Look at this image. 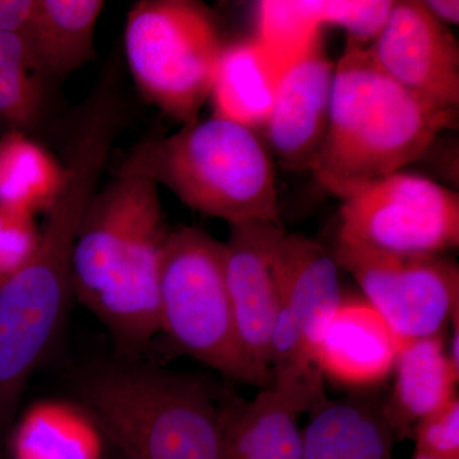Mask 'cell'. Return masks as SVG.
<instances>
[{"label":"cell","instance_id":"24","mask_svg":"<svg viewBox=\"0 0 459 459\" xmlns=\"http://www.w3.org/2000/svg\"><path fill=\"white\" fill-rule=\"evenodd\" d=\"M323 26H337L347 38L367 44L385 29L394 2L392 0H316Z\"/></svg>","mask_w":459,"mask_h":459},{"label":"cell","instance_id":"11","mask_svg":"<svg viewBox=\"0 0 459 459\" xmlns=\"http://www.w3.org/2000/svg\"><path fill=\"white\" fill-rule=\"evenodd\" d=\"M369 51L380 71L437 107L458 110L459 48L424 2H394Z\"/></svg>","mask_w":459,"mask_h":459},{"label":"cell","instance_id":"23","mask_svg":"<svg viewBox=\"0 0 459 459\" xmlns=\"http://www.w3.org/2000/svg\"><path fill=\"white\" fill-rule=\"evenodd\" d=\"M255 40L279 74L307 56L322 36L316 0H262Z\"/></svg>","mask_w":459,"mask_h":459},{"label":"cell","instance_id":"31","mask_svg":"<svg viewBox=\"0 0 459 459\" xmlns=\"http://www.w3.org/2000/svg\"><path fill=\"white\" fill-rule=\"evenodd\" d=\"M411 459H433V458L425 457V455H415V453H413L412 458H411Z\"/></svg>","mask_w":459,"mask_h":459},{"label":"cell","instance_id":"2","mask_svg":"<svg viewBox=\"0 0 459 459\" xmlns=\"http://www.w3.org/2000/svg\"><path fill=\"white\" fill-rule=\"evenodd\" d=\"M458 110L420 98L380 71L367 44L347 38L334 66L327 134L312 169L320 186L342 198L424 156Z\"/></svg>","mask_w":459,"mask_h":459},{"label":"cell","instance_id":"17","mask_svg":"<svg viewBox=\"0 0 459 459\" xmlns=\"http://www.w3.org/2000/svg\"><path fill=\"white\" fill-rule=\"evenodd\" d=\"M107 446L82 402L41 400L14 420L5 453L11 459H108Z\"/></svg>","mask_w":459,"mask_h":459},{"label":"cell","instance_id":"8","mask_svg":"<svg viewBox=\"0 0 459 459\" xmlns=\"http://www.w3.org/2000/svg\"><path fill=\"white\" fill-rule=\"evenodd\" d=\"M280 307L271 343L274 388L310 410L325 400L316 347L342 304L333 253L312 238L283 234L274 255Z\"/></svg>","mask_w":459,"mask_h":459},{"label":"cell","instance_id":"27","mask_svg":"<svg viewBox=\"0 0 459 459\" xmlns=\"http://www.w3.org/2000/svg\"><path fill=\"white\" fill-rule=\"evenodd\" d=\"M36 0H0V31L23 38L35 12Z\"/></svg>","mask_w":459,"mask_h":459},{"label":"cell","instance_id":"1","mask_svg":"<svg viewBox=\"0 0 459 459\" xmlns=\"http://www.w3.org/2000/svg\"><path fill=\"white\" fill-rule=\"evenodd\" d=\"M169 232L159 186L117 171L91 199L75 238L74 296L128 358L160 332V264Z\"/></svg>","mask_w":459,"mask_h":459},{"label":"cell","instance_id":"13","mask_svg":"<svg viewBox=\"0 0 459 459\" xmlns=\"http://www.w3.org/2000/svg\"><path fill=\"white\" fill-rule=\"evenodd\" d=\"M333 63L322 40L280 75L263 131L268 146L289 170L312 169L327 134Z\"/></svg>","mask_w":459,"mask_h":459},{"label":"cell","instance_id":"29","mask_svg":"<svg viewBox=\"0 0 459 459\" xmlns=\"http://www.w3.org/2000/svg\"><path fill=\"white\" fill-rule=\"evenodd\" d=\"M452 334L446 346V356L452 369L459 376V314L452 319Z\"/></svg>","mask_w":459,"mask_h":459},{"label":"cell","instance_id":"3","mask_svg":"<svg viewBox=\"0 0 459 459\" xmlns=\"http://www.w3.org/2000/svg\"><path fill=\"white\" fill-rule=\"evenodd\" d=\"M102 170L89 157L65 164V178L40 230L35 255L0 286V458L30 377L49 351L74 298L75 238Z\"/></svg>","mask_w":459,"mask_h":459},{"label":"cell","instance_id":"25","mask_svg":"<svg viewBox=\"0 0 459 459\" xmlns=\"http://www.w3.org/2000/svg\"><path fill=\"white\" fill-rule=\"evenodd\" d=\"M39 240L35 217L0 207V286L25 267Z\"/></svg>","mask_w":459,"mask_h":459},{"label":"cell","instance_id":"16","mask_svg":"<svg viewBox=\"0 0 459 459\" xmlns=\"http://www.w3.org/2000/svg\"><path fill=\"white\" fill-rule=\"evenodd\" d=\"M394 385L383 418L394 439L411 437L420 420L455 398L459 376L452 369L443 336L404 341L394 364Z\"/></svg>","mask_w":459,"mask_h":459},{"label":"cell","instance_id":"14","mask_svg":"<svg viewBox=\"0 0 459 459\" xmlns=\"http://www.w3.org/2000/svg\"><path fill=\"white\" fill-rule=\"evenodd\" d=\"M402 341L367 300H343L316 351L320 374L338 385H379L394 369Z\"/></svg>","mask_w":459,"mask_h":459},{"label":"cell","instance_id":"28","mask_svg":"<svg viewBox=\"0 0 459 459\" xmlns=\"http://www.w3.org/2000/svg\"><path fill=\"white\" fill-rule=\"evenodd\" d=\"M429 11L440 22L458 25L459 22V2L457 0H430L424 2Z\"/></svg>","mask_w":459,"mask_h":459},{"label":"cell","instance_id":"18","mask_svg":"<svg viewBox=\"0 0 459 459\" xmlns=\"http://www.w3.org/2000/svg\"><path fill=\"white\" fill-rule=\"evenodd\" d=\"M102 0H36L23 36L45 78L65 80L96 56L95 31Z\"/></svg>","mask_w":459,"mask_h":459},{"label":"cell","instance_id":"15","mask_svg":"<svg viewBox=\"0 0 459 459\" xmlns=\"http://www.w3.org/2000/svg\"><path fill=\"white\" fill-rule=\"evenodd\" d=\"M305 411L300 401L274 386L250 401L225 395L220 402L222 459H303L299 416Z\"/></svg>","mask_w":459,"mask_h":459},{"label":"cell","instance_id":"22","mask_svg":"<svg viewBox=\"0 0 459 459\" xmlns=\"http://www.w3.org/2000/svg\"><path fill=\"white\" fill-rule=\"evenodd\" d=\"M47 78L39 71L26 41L0 31V129L31 135L44 117ZM0 133V134H2Z\"/></svg>","mask_w":459,"mask_h":459},{"label":"cell","instance_id":"12","mask_svg":"<svg viewBox=\"0 0 459 459\" xmlns=\"http://www.w3.org/2000/svg\"><path fill=\"white\" fill-rule=\"evenodd\" d=\"M285 234L279 222L230 225L223 243L226 285L238 342L247 360L270 377L271 343L280 298L274 255Z\"/></svg>","mask_w":459,"mask_h":459},{"label":"cell","instance_id":"19","mask_svg":"<svg viewBox=\"0 0 459 459\" xmlns=\"http://www.w3.org/2000/svg\"><path fill=\"white\" fill-rule=\"evenodd\" d=\"M303 429V459H394V437L380 406L325 398Z\"/></svg>","mask_w":459,"mask_h":459},{"label":"cell","instance_id":"9","mask_svg":"<svg viewBox=\"0 0 459 459\" xmlns=\"http://www.w3.org/2000/svg\"><path fill=\"white\" fill-rule=\"evenodd\" d=\"M341 201L343 243L404 255H443L459 246L458 193L428 178L394 172Z\"/></svg>","mask_w":459,"mask_h":459},{"label":"cell","instance_id":"4","mask_svg":"<svg viewBox=\"0 0 459 459\" xmlns=\"http://www.w3.org/2000/svg\"><path fill=\"white\" fill-rule=\"evenodd\" d=\"M80 392L124 459H222L220 401L198 377L105 362L84 374Z\"/></svg>","mask_w":459,"mask_h":459},{"label":"cell","instance_id":"30","mask_svg":"<svg viewBox=\"0 0 459 459\" xmlns=\"http://www.w3.org/2000/svg\"><path fill=\"white\" fill-rule=\"evenodd\" d=\"M110 448H111V446H110ZM111 449H113V448H111ZM108 459H124V458L122 457V455H117V453L115 452L113 449V453H111V455H108Z\"/></svg>","mask_w":459,"mask_h":459},{"label":"cell","instance_id":"6","mask_svg":"<svg viewBox=\"0 0 459 459\" xmlns=\"http://www.w3.org/2000/svg\"><path fill=\"white\" fill-rule=\"evenodd\" d=\"M159 331L177 349L220 374L270 388L238 342L225 276L223 243L199 228L169 232L159 279Z\"/></svg>","mask_w":459,"mask_h":459},{"label":"cell","instance_id":"21","mask_svg":"<svg viewBox=\"0 0 459 459\" xmlns=\"http://www.w3.org/2000/svg\"><path fill=\"white\" fill-rule=\"evenodd\" d=\"M65 178V165L31 135L0 134V207L32 217L47 214Z\"/></svg>","mask_w":459,"mask_h":459},{"label":"cell","instance_id":"7","mask_svg":"<svg viewBox=\"0 0 459 459\" xmlns=\"http://www.w3.org/2000/svg\"><path fill=\"white\" fill-rule=\"evenodd\" d=\"M223 42L211 12L193 0H141L128 12L126 63L144 99L186 126L212 89Z\"/></svg>","mask_w":459,"mask_h":459},{"label":"cell","instance_id":"20","mask_svg":"<svg viewBox=\"0 0 459 459\" xmlns=\"http://www.w3.org/2000/svg\"><path fill=\"white\" fill-rule=\"evenodd\" d=\"M279 80L255 38L225 45L210 93L213 117L255 132L264 128Z\"/></svg>","mask_w":459,"mask_h":459},{"label":"cell","instance_id":"26","mask_svg":"<svg viewBox=\"0 0 459 459\" xmlns=\"http://www.w3.org/2000/svg\"><path fill=\"white\" fill-rule=\"evenodd\" d=\"M415 455L433 459H459V398L455 395L413 428Z\"/></svg>","mask_w":459,"mask_h":459},{"label":"cell","instance_id":"5","mask_svg":"<svg viewBox=\"0 0 459 459\" xmlns=\"http://www.w3.org/2000/svg\"><path fill=\"white\" fill-rule=\"evenodd\" d=\"M166 186L198 212L229 223L279 222L274 171L256 132L221 117L141 142L120 166Z\"/></svg>","mask_w":459,"mask_h":459},{"label":"cell","instance_id":"10","mask_svg":"<svg viewBox=\"0 0 459 459\" xmlns=\"http://www.w3.org/2000/svg\"><path fill=\"white\" fill-rule=\"evenodd\" d=\"M332 253L402 342L443 336L459 314L458 265L446 256L394 255L340 240Z\"/></svg>","mask_w":459,"mask_h":459}]
</instances>
